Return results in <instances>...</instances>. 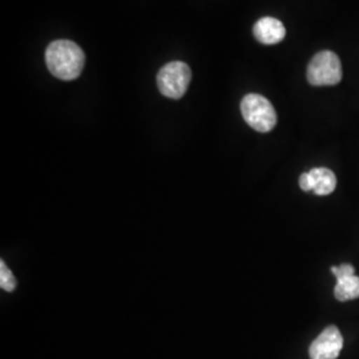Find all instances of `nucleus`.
I'll use <instances>...</instances> for the list:
<instances>
[{"label":"nucleus","mask_w":359,"mask_h":359,"mask_svg":"<svg viewBox=\"0 0 359 359\" xmlns=\"http://www.w3.org/2000/svg\"><path fill=\"white\" fill-rule=\"evenodd\" d=\"M46 63L53 76L69 81L83 72L86 55L75 41L55 40L47 47Z\"/></svg>","instance_id":"f257e3e1"},{"label":"nucleus","mask_w":359,"mask_h":359,"mask_svg":"<svg viewBox=\"0 0 359 359\" xmlns=\"http://www.w3.org/2000/svg\"><path fill=\"white\" fill-rule=\"evenodd\" d=\"M241 114L248 126L261 133H268L277 124L276 109L262 95H246L241 102Z\"/></svg>","instance_id":"f03ea898"},{"label":"nucleus","mask_w":359,"mask_h":359,"mask_svg":"<svg viewBox=\"0 0 359 359\" xmlns=\"http://www.w3.org/2000/svg\"><path fill=\"white\" fill-rule=\"evenodd\" d=\"M306 76L314 87L337 86L344 76L339 57L333 51L318 52L309 63Z\"/></svg>","instance_id":"7ed1b4c3"},{"label":"nucleus","mask_w":359,"mask_h":359,"mask_svg":"<svg viewBox=\"0 0 359 359\" xmlns=\"http://www.w3.org/2000/svg\"><path fill=\"white\" fill-rule=\"evenodd\" d=\"M192 71L182 62H170L164 65L157 75V87L169 99H181L189 87Z\"/></svg>","instance_id":"20e7f679"},{"label":"nucleus","mask_w":359,"mask_h":359,"mask_svg":"<svg viewBox=\"0 0 359 359\" xmlns=\"http://www.w3.org/2000/svg\"><path fill=\"white\" fill-rule=\"evenodd\" d=\"M344 347V337L337 326H327L309 347L310 359H337Z\"/></svg>","instance_id":"39448f33"},{"label":"nucleus","mask_w":359,"mask_h":359,"mask_svg":"<svg viewBox=\"0 0 359 359\" xmlns=\"http://www.w3.org/2000/svg\"><path fill=\"white\" fill-rule=\"evenodd\" d=\"M253 35L259 43L270 46L283 41L286 35V29L278 19L266 16L259 19L255 25Z\"/></svg>","instance_id":"423d86ee"},{"label":"nucleus","mask_w":359,"mask_h":359,"mask_svg":"<svg viewBox=\"0 0 359 359\" xmlns=\"http://www.w3.org/2000/svg\"><path fill=\"white\" fill-rule=\"evenodd\" d=\"M311 184H313V192L318 196H327L334 192L337 187V177L333 170L327 168H314L309 172Z\"/></svg>","instance_id":"0eeeda50"},{"label":"nucleus","mask_w":359,"mask_h":359,"mask_svg":"<svg viewBox=\"0 0 359 359\" xmlns=\"http://www.w3.org/2000/svg\"><path fill=\"white\" fill-rule=\"evenodd\" d=\"M334 295L338 301L346 302L359 298V277L351 276L344 280L337 281V286L334 289Z\"/></svg>","instance_id":"6e6552de"},{"label":"nucleus","mask_w":359,"mask_h":359,"mask_svg":"<svg viewBox=\"0 0 359 359\" xmlns=\"http://www.w3.org/2000/svg\"><path fill=\"white\" fill-rule=\"evenodd\" d=\"M16 278L13 277L11 270L8 269L4 261L0 262V286L6 292H13L16 289Z\"/></svg>","instance_id":"1a4fd4ad"},{"label":"nucleus","mask_w":359,"mask_h":359,"mask_svg":"<svg viewBox=\"0 0 359 359\" xmlns=\"http://www.w3.org/2000/svg\"><path fill=\"white\" fill-rule=\"evenodd\" d=\"M332 273L335 276L337 281L344 280V278H346V277L355 276V274H354L355 270H354V266H353L351 264H342V265H339V266H333V268H332Z\"/></svg>","instance_id":"9d476101"},{"label":"nucleus","mask_w":359,"mask_h":359,"mask_svg":"<svg viewBox=\"0 0 359 359\" xmlns=\"http://www.w3.org/2000/svg\"><path fill=\"white\" fill-rule=\"evenodd\" d=\"M299 187L304 192H313V184H311V179L310 175L308 173H302L299 177Z\"/></svg>","instance_id":"9b49d317"}]
</instances>
